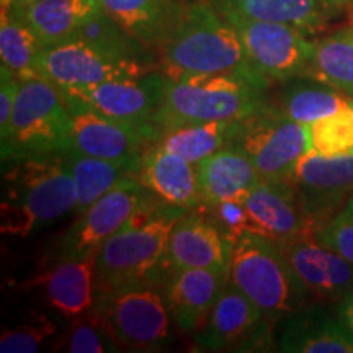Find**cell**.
Here are the masks:
<instances>
[{"label":"cell","instance_id":"1","mask_svg":"<svg viewBox=\"0 0 353 353\" xmlns=\"http://www.w3.org/2000/svg\"><path fill=\"white\" fill-rule=\"evenodd\" d=\"M159 48L169 77L236 74L267 88L272 83L254 69L236 28L208 3L182 7Z\"/></svg>","mask_w":353,"mask_h":353},{"label":"cell","instance_id":"2","mask_svg":"<svg viewBox=\"0 0 353 353\" xmlns=\"http://www.w3.org/2000/svg\"><path fill=\"white\" fill-rule=\"evenodd\" d=\"M63 152L2 162L3 234L26 237L76 210V185Z\"/></svg>","mask_w":353,"mask_h":353},{"label":"cell","instance_id":"3","mask_svg":"<svg viewBox=\"0 0 353 353\" xmlns=\"http://www.w3.org/2000/svg\"><path fill=\"white\" fill-rule=\"evenodd\" d=\"M265 92L267 87L236 74L165 76L154 123L162 134L180 126L244 120L272 103Z\"/></svg>","mask_w":353,"mask_h":353},{"label":"cell","instance_id":"4","mask_svg":"<svg viewBox=\"0 0 353 353\" xmlns=\"http://www.w3.org/2000/svg\"><path fill=\"white\" fill-rule=\"evenodd\" d=\"M187 211L161 201L141 211L110 237L95 257L99 290L136 281H161L170 232Z\"/></svg>","mask_w":353,"mask_h":353},{"label":"cell","instance_id":"5","mask_svg":"<svg viewBox=\"0 0 353 353\" xmlns=\"http://www.w3.org/2000/svg\"><path fill=\"white\" fill-rule=\"evenodd\" d=\"M273 324L314 303L276 241L244 231L232 242L229 278Z\"/></svg>","mask_w":353,"mask_h":353},{"label":"cell","instance_id":"6","mask_svg":"<svg viewBox=\"0 0 353 353\" xmlns=\"http://www.w3.org/2000/svg\"><path fill=\"white\" fill-rule=\"evenodd\" d=\"M3 161L74 149L72 123L61 90L43 77L20 81L7 128L0 131Z\"/></svg>","mask_w":353,"mask_h":353},{"label":"cell","instance_id":"7","mask_svg":"<svg viewBox=\"0 0 353 353\" xmlns=\"http://www.w3.org/2000/svg\"><path fill=\"white\" fill-rule=\"evenodd\" d=\"M92 314L126 350L156 352L172 341L174 319L161 281H136L99 290Z\"/></svg>","mask_w":353,"mask_h":353},{"label":"cell","instance_id":"8","mask_svg":"<svg viewBox=\"0 0 353 353\" xmlns=\"http://www.w3.org/2000/svg\"><path fill=\"white\" fill-rule=\"evenodd\" d=\"M216 8L239 33L254 69L268 82H288L306 76L316 43L309 41L301 30L247 17L229 0H219Z\"/></svg>","mask_w":353,"mask_h":353},{"label":"cell","instance_id":"9","mask_svg":"<svg viewBox=\"0 0 353 353\" xmlns=\"http://www.w3.org/2000/svg\"><path fill=\"white\" fill-rule=\"evenodd\" d=\"M161 201L139 182L138 176H128L79 214L76 223L57 242L56 257L59 260L97 257L110 237L121 231L141 211Z\"/></svg>","mask_w":353,"mask_h":353},{"label":"cell","instance_id":"10","mask_svg":"<svg viewBox=\"0 0 353 353\" xmlns=\"http://www.w3.org/2000/svg\"><path fill=\"white\" fill-rule=\"evenodd\" d=\"M38 74L61 90L97 85L114 79L139 77L149 72L144 59L120 54L77 37L44 46Z\"/></svg>","mask_w":353,"mask_h":353},{"label":"cell","instance_id":"11","mask_svg":"<svg viewBox=\"0 0 353 353\" xmlns=\"http://www.w3.org/2000/svg\"><path fill=\"white\" fill-rule=\"evenodd\" d=\"M231 144L249 156L260 179L286 180L299 159L311 149V136L309 126L291 120L270 103L242 120Z\"/></svg>","mask_w":353,"mask_h":353},{"label":"cell","instance_id":"12","mask_svg":"<svg viewBox=\"0 0 353 353\" xmlns=\"http://www.w3.org/2000/svg\"><path fill=\"white\" fill-rule=\"evenodd\" d=\"M273 325L228 280L208 319L193 335V342L200 352H262L275 347Z\"/></svg>","mask_w":353,"mask_h":353},{"label":"cell","instance_id":"13","mask_svg":"<svg viewBox=\"0 0 353 353\" xmlns=\"http://www.w3.org/2000/svg\"><path fill=\"white\" fill-rule=\"evenodd\" d=\"M61 90V88H59ZM72 123L74 149L88 156L141 165L143 156L156 144L148 132L113 120L81 97L61 90Z\"/></svg>","mask_w":353,"mask_h":353},{"label":"cell","instance_id":"14","mask_svg":"<svg viewBox=\"0 0 353 353\" xmlns=\"http://www.w3.org/2000/svg\"><path fill=\"white\" fill-rule=\"evenodd\" d=\"M285 182L294 190L299 205L317 229L341 213L339 210L353 196V154L322 156L309 149Z\"/></svg>","mask_w":353,"mask_h":353},{"label":"cell","instance_id":"15","mask_svg":"<svg viewBox=\"0 0 353 353\" xmlns=\"http://www.w3.org/2000/svg\"><path fill=\"white\" fill-rule=\"evenodd\" d=\"M164 82L165 74L148 72L139 77L114 79L65 92L81 97L88 105L113 120L148 132L157 143L161 132L154 121L164 97Z\"/></svg>","mask_w":353,"mask_h":353},{"label":"cell","instance_id":"16","mask_svg":"<svg viewBox=\"0 0 353 353\" xmlns=\"http://www.w3.org/2000/svg\"><path fill=\"white\" fill-rule=\"evenodd\" d=\"M278 245L314 301L341 303L353 291V265L321 244L314 234L291 237Z\"/></svg>","mask_w":353,"mask_h":353},{"label":"cell","instance_id":"17","mask_svg":"<svg viewBox=\"0 0 353 353\" xmlns=\"http://www.w3.org/2000/svg\"><path fill=\"white\" fill-rule=\"evenodd\" d=\"M232 242L203 210L187 211L172 229L164 272L208 268L229 273ZM164 275V273H162Z\"/></svg>","mask_w":353,"mask_h":353},{"label":"cell","instance_id":"18","mask_svg":"<svg viewBox=\"0 0 353 353\" xmlns=\"http://www.w3.org/2000/svg\"><path fill=\"white\" fill-rule=\"evenodd\" d=\"M273 343L286 353H353V334L321 304H307L280 317Z\"/></svg>","mask_w":353,"mask_h":353},{"label":"cell","instance_id":"19","mask_svg":"<svg viewBox=\"0 0 353 353\" xmlns=\"http://www.w3.org/2000/svg\"><path fill=\"white\" fill-rule=\"evenodd\" d=\"M244 205L250 219V232L276 242L316 231V224L304 213L296 193L285 180L260 179Z\"/></svg>","mask_w":353,"mask_h":353},{"label":"cell","instance_id":"20","mask_svg":"<svg viewBox=\"0 0 353 353\" xmlns=\"http://www.w3.org/2000/svg\"><path fill=\"white\" fill-rule=\"evenodd\" d=\"M228 278L229 273L208 268L164 272L162 293L176 327L187 334L196 332L208 319Z\"/></svg>","mask_w":353,"mask_h":353},{"label":"cell","instance_id":"21","mask_svg":"<svg viewBox=\"0 0 353 353\" xmlns=\"http://www.w3.org/2000/svg\"><path fill=\"white\" fill-rule=\"evenodd\" d=\"M138 179L167 205L188 211L201 208L196 165L179 154L152 144L141 161Z\"/></svg>","mask_w":353,"mask_h":353},{"label":"cell","instance_id":"22","mask_svg":"<svg viewBox=\"0 0 353 353\" xmlns=\"http://www.w3.org/2000/svg\"><path fill=\"white\" fill-rule=\"evenodd\" d=\"M201 208L208 210L226 201H245L260 175L249 156L229 144L196 164Z\"/></svg>","mask_w":353,"mask_h":353},{"label":"cell","instance_id":"23","mask_svg":"<svg viewBox=\"0 0 353 353\" xmlns=\"http://www.w3.org/2000/svg\"><path fill=\"white\" fill-rule=\"evenodd\" d=\"M37 285L44 288L48 303L70 321H79L94 311L99 283L95 257L59 260L52 270L39 276Z\"/></svg>","mask_w":353,"mask_h":353},{"label":"cell","instance_id":"24","mask_svg":"<svg viewBox=\"0 0 353 353\" xmlns=\"http://www.w3.org/2000/svg\"><path fill=\"white\" fill-rule=\"evenodd\" d=\"M101 8L143 46L159 48L179 19L176 0H100Z\"/></svg>","mask_w":353,"mask_h":353},{"label":"cell","instance_id":"25","mask_svg":"<svg viewBox=\"0 0 353 353\" xmlns=\"http://www.w3.org/2000/svg\"><path fill=\"white\" fill-rule=\"evenodd\" d=\"M63 156L76 185L77 200L74 213L77 216L107 195L121 180L128 176H138L139 172V165L88 156L77 149L64 151Z\"/></svg>","mask_w":353,"mask_h":353},{"label":"cell","instance_id":"26","mask_svg":"<svg viewBox=\"0 0 353 353\" xmlns=\"http://www.w3.org/2000/svg\"><path fill=\"white\" fill-rule=\"evenodd\" d=\"M44 44L25 20L23 7L12 0H2L0 19V57L2 65L12 70L20 81L39 77L38 57Z\"/></svg>","mask_w":353,"mask_h":353},{"label":"cell","instance_id":"27","mask_svg":"<svg viewBox=\"0 0 353 353\" xmlns=\"http://www.w3.org/2000/svg\"><path fill=\"white\" fill-rule=\"evenodd\" d=\"M100 10V0H38L23 7V15L39 41L50 46L76 33Z\"/></svg>","mask_w":353,"mask_h":353},{"label":"cell","instance_id":"28","mask_svg":"<svg viewBox=\"0 0 353 353\" xmlns=\"http://www.w3.org/2000/svg\"><path fill=\"white\" fill-rule=\"evenodd\" d=\"M352 105V99L316 79H291L280 95L276 108L291 120L311 126Z\"/></svg>","mask_w":353,"mask_h":353},{"label":"cell","instance_id":"29","mask_svg":"<svg viewBox=\"0 0 353 353\" xmlns=\"http://www.w3.org/2000/svg\"><path fill=\"white\" fill-rule=\"evenodd\" d=\"M241 125L242 120L180 126L162 132L156 144L196 165L203 159L231 144Z\"/></svg>","mask_w":353,"mask_h":353},{"label":"cell","instance_id":"30","mask_svg":"<svg viewBox=\"0 0 353 353\" xmlns=\"http://www.w3.org/2000/svg\"><path fill=\"white\" fill-rule=\"evenodd\" d=\"M237 10L257 20L296 26L304 33H316L329 20L324 0H229Z\"/></svg>","mask_w":353,"mask_h":353},{"label":"cell","instance_id":"31","mask_svg":"<svg viewBox=\"0 0 353 353\" xmlns=\"http://www.w3.org/2000/svg\"><path fill=\"white\" fill-rule=\"evenodd\" d=\"M307 77L332 85L353 99V25L316 43Z\"/></svg>","mask_w":353,"mask_h":353},{"label":"cell","instance_id":"32","mask_svg":"<svg viewBox=\"0 0 353 353\" xmlns=\"http://www.w3.org/2000/svg\"><path fill=\"white\" fill-rule=\"evenodd\" d=\"M59 330V325L50 312L32 311L15 327L3 330L0 337L2 353L39 352Z\"/></svg>","mask_w":353,"mask_h":353},{"label":"cell","instance_id":"33","mask_svg":"<svg viewBox=\"0 0 353 353\" xmlns=\"http://www.w3.org/2000/svg\"><path fill=\"white\" fill-rule=\"evenodd\" d=\"M311 149L322 156L353 154V108L322 118L309 126Z\"/></svg>","mask_w":353,"mask_h":353},{"label":"cell","instance_id":"34","mask_svg":"<svg viewBox=\"0 0 353 353\" xmlns=\"http://www.w3.org/2000/svg\"><path fill=\"white\" fill-rule=\"evenodd\" d=\"M65 350L72 353H107L121 352V348L90 312L76 321L65 342Z\"/></svg>","mask_w":353,"mask_h":353},{"label":"cell","instance_id":"35","mask_svg":"<svg viewBox=\"0 0 353 353\" xmlns=\"http://www.w3.org/2000/svg\"><path fill=\"white\" fill-rule=\"evenodd\" d=\"M321 244L330 247L353 265V219L345 211H341L314 231Z\"/></svg>","mask_w":353,"mask_h":353},{"label":"cell","instance_id":"36","mask_svg":"<svg viewBox=\"0 0 353 353\" xmlns=\"http://www.w3.org/2000/svg\"><path fill=\"white\" fill-rule=\"evenodd\" d=\"M20 79L8 70L6 65L0 68V131H3L10 121L19 95Z\"/></svg>","mask_w":353,"mask_h":353},{"label":"cell","instance_id":"37","mask_svg":"<svg viewBox=\"0 0 353 353\" xmlns=\"http://www.w3.org/2000/svg\"><path fill=\"white\" fill-rule=\"evenodd\" d=\"M337 316L345 327L353 334V291L341 303H337Z\"/></svg>","mask_w":353,"mask_h":353},{"label":"cell","instance_id":"38","mask_svg":"<svg viewBox=\"0 0 353 353\" xmlns=\"http://www.w3.org/2000/svg\"><path fill=\"white\" fill-rule=\"evenodd\" d=\"M330 7L334 6H353V0H324Z\"/></svg>","mask_w":353,"mask_h":353},{"label":"cell","instance_id":"39","mask_svg":"<svg viewBox=\"0 0 353 353\" xmlns=\"http://www.w3.org/2000/svg\"><path fill=\"white\" fill-rule=\"evenodd\" d=\"M343 211H345V213L353 219V196L350 198V200H348V203L345 205V208H343Z\"/></svg>","mask_w":353,"mask_h":353},{"label":"cell","instance_id":"40","mask_svg":"<svg viewBox=\"0 0 353 353\" xmlns=\"http://www.w3.org/2000/svg\"><path fill=\"white\" fill-rule=\"evenodd\" d=\"M12 2L19 3V6H21V7H26V6H30V3L38 2V0H12Z\"/></svg>","mask_w":353,"mask_h":353},{"label":"cell","instance_id":"41","mask_svg":"<svg viewBox=\"0 0 353 353\" xmlns=\"http://www.w3.org/2000/svg\"><path fill=\"white\" fill-rule=\"evenodd\" d=\"M352 108H353V99H352Z\"/></svg>","mask_w":353,"mask_h":353}]
</instances>
